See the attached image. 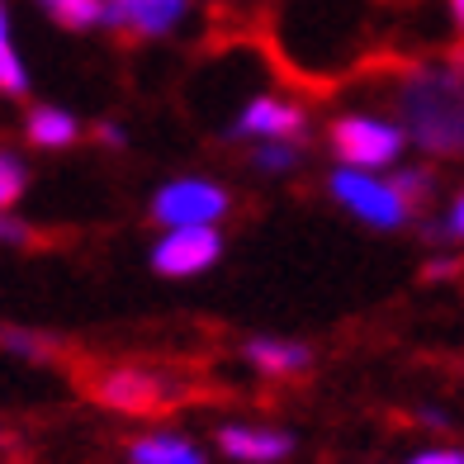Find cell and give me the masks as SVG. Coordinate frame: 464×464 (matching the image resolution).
Here are the masks:
<instances>
[{
  "label": "cell",
  "mask_w": 464,
  "mask_h": 464,
  "mask_svg": "<svg viewBox=\"0 0 464 464\" xmlns=\"http://www.w3.org/2000/svg\"><path fill=\"white\" fill-rule=\"evenodd\" d=\"M398 119L403 133L436 157L464 152V67L427 62L403 76L398 86Z\"/></svg>",
  "instance_id": "6da1fadb"
},
{
  "label": "cell",
  "mask_w": 464,
  "mask_h": 464,
  "mask_svg": "<svg viewBox=\"0 0 464 464\" xmlns=\"http://www.w3.org/2000/svg\"><path fill=\"white\" fill-rule=\"evenodd\" d=\"M403 123H389V119H374V114H342L332 123V147L336 157L355 171H384V166L398 161L403 152Z\"/></svg>",
  "instance_id": "7a4b0ae2"
},
{
  "label": "cell",
  "mask_w": 464,
  "mask_h": 464,
  "mask_svg": "<svg viewBox=\"0 0 464 464\" xmlns=\"http://www.w3.org/2000/svg\"><path fill=\"white\" fill-rule=\"evenodd\" d=\"M332 195L342 199L355 218H365L370 227H403L412 218L408 199L393 189V180H379L374 171H355V166H342L332 171Z\"/></svg>",
  "instance_id": "3957f363"
},
{
  "label": "cell",
  "mask_w": 464,
  "mask_h": 464,
  "mask_svg": "<svg viewBox=\"0 0 464 464\" xmlns=\"http://www.w3.org/2000/svg\"><path fill=\"white\" fill-rule=\"evenodd\" d=\"M223 214H227V189L195 176L161 185L152 199V218L161 227H214Z\"/></svg>",
  "instance_id": "277c9868"
},
{
  "label": "cell",
  "mask_w": 464,
  "mask_h": 464,
  "mask_svg": "<svg viewBox=\"0 0 464 464\" xmlns=\"http://www.w3.org/2000/svg\"><path fill=\"white\" fill-rule=\"evenodd\" d=\"M218 251H223L218 227H166V237L152 251V266H157V276L185 280V276H199V270L214 266Z\"/></svg>",
  "instance_id": "5b68a950"
},
{
  "label": "cell",
  "mask_w": 464,
  "mask_h": 464,
  "mask_svg": "<svg viewBox=\"0 0 464 464\" xmlns=\"http://www.w3.org/2000/svg\"><path fill=\"white\" fill-rule=\"evenodd\" d=\"M189 10V0H104V24L138 34V38H166Z\"/></svg>",
  "instance_id": "8992f818"
},
{
  "label": "cell",
  "mask_w": 464,
  "mask_h": 464,
  "mask_svg": "<svg viewBox=\"0 0 464 464\" xmlns=\"http://www.w3.org/2000/svg\"><path fill=\"white\" fill-rule=\"evenodd\" d=\"M232 133L266 138V142H289V138L304 133V110H299V104H289V100L261 95V100H251L242 110V119H237V129H232Z\"/></svg>",
  "instance_id": "52a82bcc"
},
{
  "label": "cell",
  "mask_w": 464,
  "mask_h": 464,
  "mask_svg": "<svg viewBox=\"0 0 464 464\" xmlns=\"http://www.w3.org/2000/svg\"><path fill=\"white\" fill-rule=\"evenodd\" d=\"M95 393H100V403H110V408L147 412V408L161 403V379L142 374V370H110V374L95 384Z\"/></svg>",
  "instance_id": "ba28073f"
},
{
  "label": "cell",
  "mask_w": 464,
  "mask_h": 464,
  "mask_svg": "<svg viewBox=\"0 0 464 464\" xmlns=\"http://www.w3.org/2000/svg\"><path fill=\"white\" fill-rule=\"evenodd\" d=\"M218 446L232 459H251V464H270V459H285L294 450V440L285 431H256V427H223L218 431Z\"/></svg>",
  "instance_id": "9c48e42d"
},
{
  "label": "cell",
  "mask_w": 464,
  "mask_h": 464,
  "mask_svg": "<svg viewBox=\"0 0 464 464\" xmlns=\"http://www.w3.org/2000/svg\"><path fill=\"white\" fill-rule=\"evenodd\" d=\"M246 361L261 374H299V370H308L313 351L299 346V342H270V336H256V342H246Z\"/></svg>",
  "instance_id": "30bf717a"
},
{
  "label": "cell",
  "mask_w": 464,
  "mask_h": 464,
  "mask_svg": "<svg viewBox=\"0 0 464 464\" xmlns=\"http://www.w3.org/2000/svg\"><path fill=\"white\" fill-rule=\"evenodd\" d=\"M24 133H29V142L34 147H72L76 138H81V123L67 114V110H57V104H38V110H29V119H24Z\"/></svg>",
  "instance_id": "8fae6325"
},
{
  "label": "cell",
  "mask_w": 464,
  "mask_h": 464,
  "mask_svg": "<svg viewBox=\"0 0 464 464\" xmlns=\"http://www.w3.org/2000/svg\"><path fill=\"white\" fill-rule=\"evenodd\" d=\"M133 464H204V455L180 436H142L133 440Z\"/></svg>",
  "instance_id": "7c38bea8"
},
{
  "label": "cell",
  "mask_w": 464,
  "mask_h": 464,
  "mask_svg": "<svg viewBox=\"0 0 464 464\" xmlns=\"http://www.w3.org/2000/svg\"><path fill=\"white\" fill-rule=\"evenodd\" d=\"M24 91H29V72H24V57L14 48L5 0H0V95H24Z\"/></svg>",
  "instance_id": "4fadbf2b"
},
{
  "label": "cell",
  "mask_w": 464,
  "mask_h": 464,
  "mask_svg": "<svg viewBox=\"0 0 464 464\" xmlns=\"http://www.w3.org/2000/svg\"><path fill=\"white\" fill-rule=\"evenodd\" d=\"M48 19H57L62 29H95L104 24V0H38Z\"/></svg>",
  "instance_id": "5bb4252c"
},
{
  "label": "cell",
  "mask_w": 464,
  "mask_h": 464,
  "mask_svg": "<svg viewBox=\"0 0 464 464\" xmlns=\"http://www.w3.org/2000/svg\"><path fill=\"white\" fill-rule=\"evenodd\" d=\"M393 189L408 199V208H417L421 199H431V176L417 166H403V171H393Z\"/></svg>",
  "instance_id": "9a60e30c"
},
{
  "label": "cell",
  "mask_w": 464,
  "mask_h": 464,
  "mask_svg": "<svg viewBox=\"0 0 464 464\" xmlns=\"http://www.w3.org/2000/svg\"><path fill=\"white\" fill-rule=\"evenodd\" d=\"M24 166H19L10 152H0V208H10L19 195H24Z\"/></svg>",
  "instance_id": "2e32d148"
},
{
  "label": "cell",
  "mask_w": 464,
  "mask_h": 464,
  "mask_svg": "<svg viewBox=\"0 0 464 464\" xmlns=\"http://www.w3.org/2000/svg\"><path fill=\"white\" fill-rule=\"evenodd\" d=\"M294 161H299V147H294V142H266L261 152H256L261 171H289Z\"/></svg>",
  "instance_id": "e0dca14e"
},
{
  "label": "cell",
  "mask_w": 464,
  "mask_h": 464,
  "mask_svg": "<svg viewBox=\"0 0 464 464\" xmlns=\"http://www.w3.org/2000/svg\"><path fill=\"white\" fill-rule=\"evenodd\" d=\"M0 346L14 351V355H29V361H38V355H48V342H44V336H34V332H14V327L0 332Z\"/></svg>",
  "instance_id": "ac0fdd59"
},
{
  "label": "cell",
  "mask_w": 464,
  "mask_h": 464,
  "mask_svg": "<svg viewBox=\"0 0 464 464\" xmlns=\"http://www.w3.org/2000/svg\"><path fill=\"white\" fill-rule=\"evenodd\" d=\"M440 242H464V189H459L455 208L446 214V223H440Z\"/></svg>",
  "instance_id": "d6986e66"
},
{
  "label": "cell",
  "mask_w": 464,
  "mask_h": 464,
  "mask_svg": "<svg viewBox=\"0 0 464 464\" xmlns=\"http://www.w3.org/2000/svg\"><path fill=\"white\" fill-rule=\"evenodd\" d=\"M0 242H10V246H19V242H29V227L19 223V218H10L5 208H0Z\"/></svg>",
  "instance_id": "ffe728a7"
},
{
  "label": "cell",
  "mask_w": 464,
  "mask_h": 464,
  "mask_svg": "<svg viewBox=\"0 0 464 464\" xmlns=\"http://www.w3.org/2000/svg\"><path fill=\"white\" fill-rule=\"evenodd\" d=\"M408 464H464V450H421Z\"/></svg>",
  "instance_id": "44dd1931"
},
{
  "label": "cell",
  "mask_w": 464,
  "mask_h": 464,
  "mask_svg": "<svg viewBox=\"0 0 464 464\" xmlns=\"http://www.w3.org/2000/svg\"><path fill=\"white\" fill-rule=\"evenodd\" d=\"M100 142H110V147H123V129H114V123H104V129H100Z\"/></svg>",
  "instance_id": "7402d4cb"
},
{
  "label": "cell",
  "mask_w": 464,
  "mask_h": 464,
  "mask_svg": "<svg viewBox=\"0 0 464 464\" xmlns=\"http://www.w3.org/2000/svg\"><path fill=\"white\" fill-rule=\"evenodd\" d=\"M450 14H455V24L464 29V0H450Z\"/></svg>",
  "instance_id": "603a6c76"
}]
</instances>
